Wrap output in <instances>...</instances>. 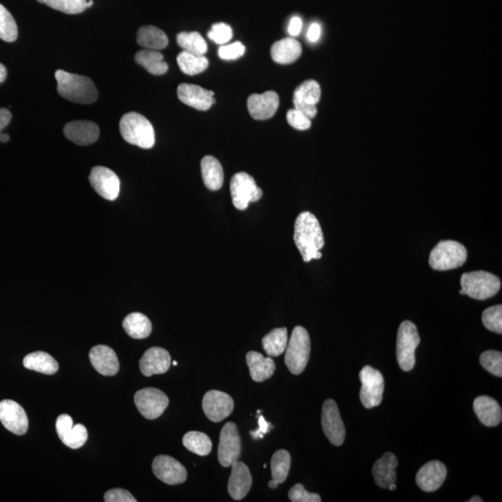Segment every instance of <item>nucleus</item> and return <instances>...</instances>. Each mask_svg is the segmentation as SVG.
<instances>
[{"label": "nucleus", "instance_id": "obj_1", "mask_svg": "<svg viewBox=\"0 0 502 502\" xmlns=\"http://www.w3.org/2000/svg\"><path fill=\"white\" fill-rule=\"evenodd\" d=\"M294 228V242L303 262L320 259L325 239L318 218L309 211H304L296 219Z\"/></svg>", "mask_w": 502, "mask_h": 502}, {"label": "nucleus", "instance_id": "obj_2", "mask_svg": "<svg viewBox=\"0 0 502 502\" xmlns=\"http://www.w3.org/2000/svg\"><path fill=\"white\" fill-rule=\"evenodd\" d=\"M55 78L58 94L66 100L82 104L97 101L98 91L91 78L63 70L55 72Z\"/></svg>", "mask_w": 502, "mask_h": 502}, {"label": "nucleus", "instance_id": "obj_3", "mask_svg": "<svg viewBox=\"0 0 502 502\" xmlns=\"http://www.w3.org/2000/svg\"><path fill=\"white\" fill-rule=\"evenodd\" d=\"M120 127L122 137L127 143L144 149H151L155 145V130L143 115L136 112L127 113L122 117Z\"/></svg>", "mask_w": 502, "mask_h": 502}, {"label": "nucleus", "instance_id": "obj_4", "mask_svg": "<svg viewBox=\"0 0 502 502\" xmlns=\"http://www.w3.org/2000/svg\"><path fill=\"white\" fill-rule=\"evenodd\" d=\"M460 295H467L475 300L484 301L494 297L500 291V278L491 272L475 271L465 272L460 278Z\"/></svg>", "mask_w": 502, "mask_h": 502}, {"label": "nucleus", "instance_id": "obj_5", "mask_svg": "<svg viewBox=\"0 0 502 502\" xmlns=\"http://www.w3.org/2000/svg\"><path fill=\"white\" fill-rule=\"evenodd\" d=\"M311 353V339L304 327L297 326L293 330L287 341L285 363L287 368L294 375H300L306 370Z\"/></svg>", "mask_w": 502, "mask_h": 502}, {"label": "nucleus", "instance_id": "obj_6", "mask_svg": "<svg viewBox=\"0 0 502 502\" xmlns=\"http://www.w3.org/2000/svg\"><path fill=\"white\" fill-rule=\"evenodd\" d=\"M467 249L453 240L440 241L432 249L429 263L437 271H448L463 266L467 261Z\"/></svg>", "mask_w": 502, "mask_h": 502}, {"label": "nucleus", "instance_id": "obj_7", "mask_svg": "<svg viewBox=\"0 0 502 502\" xmlns=\"http://www.w3.org/2000/svg\"><path fill=\"white\" fill-rule=\"evenodd\" d=\"M420 342L417 327L411 321L402 322L397 333L396 341V358L402 370H413L416 364L415 352Z\"/></svg>", "mask_w": 502, "mask_h": 502}, {"label": "nucleus", "instance_id": "obj_8", "mask_svg": "<svg viewBox=\"0 0 502 502\" xmlns=\"http://www.w3.org/2000/svg\"><path fill=\"white\" fill-rule=\"evenodd\" d=\"M232 201L234 208L245 211L249 203L259 201L263 190L257 187L253 177L246 172L234 174L230 182Z\"/></svg>", "mask_w": 502, "mask_h": 502}, {"label": "nucleus", "instance_id": "obj_9", "mask_svg": "<svg viewBox=\"0 0 502 502\" xmlns=\"http://www.w3.org/2000/svg\"><path fill=\"white\" fill-rule=\"evenodd\" d=\"M362 383L360 390V400L365 408H373L381 405L383 391H384V379L382 373L370 365H365L359 373Z\"/></svg>", "mask_w": 502, "mask_h": 502}, {"label": "nucleus", "instance_id": "obj_10", "mask_svg": "<svg viewBox=\"0 0 502 502\" xmlns=\"http://www.w3.org/2000/svg\"><path fill=\"white\" fill-rule=\"evenodd\" d=\"M134 402L139 412L147 420L161 417L168 406V399L163 391L156 388H145L135 394Z\"/></svg>", "mask_w": 502, "mask_h": 502}, {"label": "nucleus", "instance_id": "obj_11", "mask_svg": "<svg viewBox=\"0 0 502 502\" xmlns=\"http://www.w3.org/2000/svg\"><path fill=\"white\" fill-rule=\"evenodd\" d=\"M241 454V439L237 425L234 422L226 423L220 434L218 458L220 465L230 467L239 460Z\"/></svg>", "mask_w": 502, "mask_h": 502}, {"label": "nucleus", "instance_id": "obj_12", "mask_svg": "<svg viewBox=\"0 0 502 502\" xmlns=\"http://www.w3.org/2000/svg\"><path fill=\"white\" fill-rule=\"evenodd\" d=\"M322 428L330 442L336 446H341L345 439V427L334 400L327 399L322 408Z\"/></svg>", "mask_w": 502, "mask_h": 502}, {"label": "nucleus", "instance_id": "obj_13", "mask_svg": "<svg viewBox=\"0 0 502 502\" xmlns=\"http://www.w3.org/2000/svg\"><path fill=\"white\" fill-rule=\"evenodd\" d=\"M89 182L94 189L104 199L114 201L120 196V178L108 168L98 166L92 168Z\"/></svg>", "mask_w": 502, "mask_h": 502}, {"label": "nucleus", "instance_id": "obj_14", "mask_svg": "<svg viewBox=\"0 0 502 502\" xmlns=\"http://www.w3.org/2000/svg\"><path fill=\"white\" fill-rule=\"evenodd\" d=\"M234 400L223 391L211 390L205 394L202 408L208 419L220 422L230 416L234 409Z\"/></svg>", "mask_w": 502, "mask_h": 502}, {"label": "nucleus", "instance_id": "obj_15", "mask_svg": "<svg viewBox=\"0 0 502 502\" xmlns=\"http://www.w3.org/2000/svg\"><path fill=\"white\" fill-rule=\"evenodd\" d=\"M321 98L320 85L315 80H307L296 89L293 95L295 108L312 120L318 114L316 104Z\"/></svg>", "mask_w": 502, "mask_h": 502}, {"label": "nucleus", "instance_id": "obj_16", "mask_svg": "<svg viewBox=\"0 0 502 502\" xmlns=\"http://www.w3.org/2000/svg\"><path fill=\"white\" fill-rule=\"evenodd\" d=\"M152 468L153 474L159 480L170 486L184 483L187 478L184 466L170 456H158L153 461Z\"/></svg>", "mask_w": 502, "mask_h": 502}, {"label": "nucleus", "instance_id": "obj_17", "mask_svg": "<svg viewBox=\"0 0 502 502\" xmlns=\"http://www.w3.org/2000/svg\"><path fill=\"white\" fill-rule=\"evenodd\" d=\"M0 422L7 430L17 435L25 434L28 430V418L25 409L13 400L0 402Z\"/></svg>", "mask_w": 502, "mask_h": 502}, {"label": "nucleus", "instance_id": "obj_18", "mask_svg": "<svg viewBox=\"0 0 502 502\" xmlns=\"http://www.w3.org/2000/svg\"><path fill=\"white\" fill-rule=\"evenodd\" d=\"M56 431L61 441L72 449L80 448L88 440V431L83 425H74L68 414H62L56 420Z\"/></svg>", "mask_w": 502, "mask_h": 502}, {"label": "nucleus", "instance_id": "obj_19", "mask_svg": "<svg viewBox=\"0 0 502 502\" xmlns=\"http://www.w3.org/2000/svg\"><path fill=\"white\" fill-rule=\"evenodd\" d=\"M177 94L182 103L199 111H207L215 103L213 91H208L194 84H180Z\"/></svg>", "mask_w": 502, "mask_h": 502}, {"label": "nucleus", "instance_id": "obj_20", "mask_svg": "<svg viewBox=\"0 0 502 502\" xmlns=\"http://www.w3.org/2000/svg\"><path fill=\"white\" fill-rule=\"evenodd\" d=\"M280 107V96L275 92L252 94L248 99L249 115L256 120H266L274 117Z\"/></svg>", "mask_w": 502, "mask_h": 502}, {"label": "nucleus", "instance_id": "obj_21", "mask_svg": "<svg viewBox=\"0 0 502 502\" xmlns=\"http://www.w3.org/2000/svg\"><path fill=\"white\" fill-rule=\"evenodd\" d=\"M446 475H448V470L445 464L439 460L429 461L418 472L417 484L423 491H437L445 482Z\"/></svg>", "mask_w": 502, "mask_h": 502}, {"label": "nucleus", "instance_id": "obj_22", "mask_svg": "<svg viewBox=\"0 0 502 502\" xmlns=\"http://www.w3.org/2000/svg\"><path fill=\"white\" fill-rule=\"evenodd\" d=\"M65 137L78 145L94 144L100 136V129L94 122L75 120L69 122L63 129Z\"/></svg>", "mask_w": 502, "mask_h": 502}, {"label": "nucleus", "instance_id": "obj_23", "mask_svg": "<svg viewBox=\"0 0 502 502\" xmlns=\"http://www.w3.org/2000/svg\"><path fill=\"white\" fill-rule=\"evenodd\" d=\"M171 358L167 350L161 347L149 348L140 360L141 372L145 377L164 374L170 370Z\"/></svg>", "mask_w": 502, "mask_h": 502}, {"label": "nucleus", "instance_id": "obj_24", "mask_svg": "<svg viewBox=\"0 0 502 502\" xmlns=\"http://www.w3.org/2000/svg\"><path fill=\"white\" fill-rule=\"evenodd\" d=\"M232 472L228 482V491L234 501H241L248 495L252 484V477L249 467L236 461L231 465Z\"/></svg>", "mask_w": 502, "mask_h": 502}, {"label": "nucleus", "instance_id": "obj_25", "mask_svg": "<svg viewBox=\"0 0 502 502\" xmlns=\"http://www.w3.org/2000/svg\"><path fill=\"white\" fill-rule=\"evenodd\" d=\"M89 359L97 372L103 376H115L120 370V362L115 351L106 345H97L89 352Z\"/></svg>", "mask_w": 502, "mask_h": 502}, {"label": "nucleus", "instance_id": "obj_26", "mask_svg": "<svg viewBox=\"0 0 502 502\" xmlns=\"http://www.w3.org/2000/svg\"><path fill=\"white\" fill-rule=\"evenodd\" d=\"M399 460L394 454L387 452L374 464L372 472L377 486L388 489L391 484H396V468Z\"/></svg>", "mask_w": 502, "mask_h": 502}, {"label": "nucleus", "instance_id": "obj_27", "mask_svg": "<svg viewBox=\"0 0 502 502\" xmlns=\"http://www.w3.org/2000/svg\"><path fill=\"white\" fill-rule=\"evenodd\" d=\"M474 410L479 420L487 427H495L501 422V406L492 397L487 396L477 397L474 402Z\"/></svg>", "mask_w": 502, "mask_h": 502}, {"label": "nucleus", "instance_id": "obj_28", "mask_svg": "<svg viewBox=\"0 0 502 502\" xmlns=\"http://www.w3.org/2000/svg\"><path fill=\"white\" fill-rule=\"evenodd\" d=\"M303 49L301 43L291 37L278 40L271 48L272 59L280 65H289L301 57Z\"/></svg>", "mask_w": 502, "mask_h": 502}, {"label": "nucleus", "instance_id": "obj_29", "mask_svg": "<svg viewBox=\"0 0 502 502\" xmlns=\"http://www.w3.org/2000/svg\"><path fill=\"white\" fill-rule=\"evenodd\" d=\"M246 364L251 371V379L256 382H263L274 375L275 364L274 360L264 358L262 353L249 352L246 353Z\"/></svg>", "mask_w": 502, "mask_h": 502}, {"label": "nucleus", "instance_id": "obj_30", "mask_svg": "<svg viewBox=\"0 0 502 502\" xmlns=\"http://www.w3.org/2000/svg\"><path fill=\"white\" fill-rule=\"evenodd\" d=\"M201 173L205 187L211 191H218L225 181L223 168L219 161L213 156H205L201 161Z\"/></svg>", "mask_w": 502, "mask_h": 502}, {"label": "nucleus", "instance_id": "obj_31", "mask_svg": "<svg viewBox=\"0 0 502 502\" xmlns=\"http://www.w3.org/2000/svg\"><path fill=\"white\" fill-rule=\"evenodd\" d=\"M135 61L150 74L161 75L168 72V65L164 61V55L155 49H142L136 54Z\"/></svg>", "mask_w": 502, "mask_h": 502}, {"label": "nucleus", "instance_id": "obj_32", "mask_svg": "<svg viewBox=\"0 0 502 502\" xmlns=\"http://www.w3.org/2000/svg\"><path fill=\"white\" fill-rule=\"evenodd\" d=\"M137 42L145 49L161 51L167 47L168 39L166 33L161 29L156 26L145 25L139 29Z\"/></svg>", "mask_w": 502, "mask_h": 502}, {"label": "nucleus", "instance_id": "obj_33", "mask_svg": "<svg viewBox=\"0 0 502 502\" xmlns=\"http://www.w3.org/2000/svg\"><path fill=\"white\" fill-rule=\"evenodd\" d=\"M123 327L127 335L132 339H143L152 332V323L146 315L141 313H132L126 316Z\"/></svg>", "mask_w": 502, "mask_h": 502}, {"label": "nucleus", "instance_id": "obj_34", "mask_svg": "<svg viewBox=\"0 0 502 502\" xmlns=\"http://www.w3.org/2000/svg\"><path fill=\"white\" fill-rule=\"evenodd\" d=\"M291 458L289 451L280 449L272 455L271 460L272 480L269 482L270 489H277L278 484L284 483L289 475Z\"/></svg>", "mask_w": 502, "mask_h": 502}, {"label": "nucleus", "instance_id": "obj_35", "mask_svg": "<svg viewBox=\"0 0 502 502\" xmlns=\"http://www.w3.org/2000/svg\"><path fill=\"white\" fill-rule=\"evenodd\" d=\"M24 367L47 375H54L59 370L56 360L45 352L29 353L24 358Z\"/></svg>", "mask_w": 502, "mask_h": 502}, {"label": "nucleus", "instance_id": "obj_36", "mask_svg": "<svg viewBox=\"0 0 502 502\" xmlns=\"http://www.w3.org/2000/svg\"><path fill=\"white\" fill-rule=\"evenodd\" d=\"M289 341L287 330L286 327L272 330L263 338V346L267 355L272 358H277L285 352Z\"/></svg>", "mask_w": 502, "mask_h": 502}, {"label": "nucleus", "instance_id": "obj_37", "mask_svg": "<svg viewBox=\"0 0 502 502\" xmlns=\"http://www.w3.org/2000/svg\"><path fill=\"white\" fill-rule=\"evenodd\" d=\"M177 63L182 72L188 75H196L208 68V60L205 55H196L182 51L177 57Z\"/></svg>", "mask_w": 502, "mask_h": 502}, {"label": "nucleus", "instance_id": "obj_38", "mask_svg": "<svg viewBox=\"0 0 502 502\" xmlns=\"http://www.w3.org/2000/svg\"><path fill=\"white\" fill-rule=\"evenodd\" d=\"M182 444L188 451L199 456H208L213 449L211 438L201 432H188L182 438Z\"/></svg>", "mask_w": 502, "mask_h": 502}, {"label": "nucleus", "instance_id": "obj_39", "mask_svg": "<svg viewBox=\"0 0 502 502\" xmlns=\"http://www.w3.org/2000/svg\"><path fill=\"white\" fill-rule=\"evenodd\" d=\"M177 43L184 51L196 55H205L208 52V44L197 32H181L177 36Z\"/></svg>", "mask_w": 502, "mask_h": 502}, {"label": "nucleus", "instance_id": "obj_40", "mask_svg": "<svg viewBox=\"0 0 502 502\" xmlns=\"http://www.w3.org/2000/svg\"><path fill=\"white\" fill-rule=\"evenodd\" d=\"M18 37V27L15 20L2 4H0V39L6 42H15Z\"/></svg>", "mask_w": 502, "mask_h": 502}, {"label": "nucleus", "instance_id": "obj_41", "mask_svg": "<svg viewBox=\"0 0 502 502\" xmlns=\"http://www.w3.org/2000/svg\"><path fill=\"white\" fill-rule=\"evenodd\" d=\"M44 4L68 14L81 13L87 8V0H45Z\"/></svg>", "mask_w": 502, "mask_h": 502}, {"label": "nucleus", "instance_id": "obj_42", "mask_svg": "<svg viewBox=\"0 0 502 502\" xmlns=\"http://www.w3.org/2000/svg\"><path fill=\"white\" fill-rule=\"evenodd\" d=\"M484 326L490 332L502 333V306H495L484 310L482 315Z\"/></svg>", "mask_w": 502, "mask_h": 502}, {"label": "nucleus", "instance_id": "obj_43", "mask_svg": "<svg viewBox=\"0 0 502 502\" xmlns=\"http://www.w3.org/2000/svg\"><path fill=\"white\" fill-rule=\"evenodd\" d=\"M480 363L484 370L492 375L502 377V355L498 351H487L482 353Z\"/></svg>", "mask_w": 502, "mask_h": 502}, {"label": "nucleus", "instance_id": "obj_44", "mask_svg": "<svg viewBox=\"0 0 502 502\" xmlns=\"http://www.w3.org/2000/svg\"><path fill=\"white\" fill-rule=\"evenodd\" d=\"M208 37L217 44L225 45L233 37V30L230 25L225 23H218L213 25L211 30L208 33Z\"/></svg>", "mask_w": 502, "mask_h": 502}, {"label": "nucleus", "instance_id": "obj_45", "mask_svg": "<svg viewBox=\"0 0 502 502\" xmlns=\"http://www.w3.org/2000/svg\"><path fill=\"white\" fill-rule=\"evenodd\" d=\"M289 498L292 502H321L320 496L307 491L301 484H296L290 489Z\"/></svg>", "mask_w": 502, "mask_h": 502}, {"label": "nucleus", "instance_id": "obj_46", "mask_svg": "<svg viewBox=\"0 0 502 502\" xmlns=\"http://www.w3.org/2000/svg\"><path fill=\"white\" fill-rule=\"evenodd\" d=\"M287 120L290 126L299 130H306L312 126L311 120L296 108L287 113Z\"/></svg>", "mask_w": 502, "mask_h": 502}, {"label": "nucleus", "instance_id": "obj_47", "mask_svg": "<svg viewBox=\"0 0 502 502\" xmlns=\"http://www.w3.org/2000/svg\"><path fill=\"white\" fill-rule=\"evenodd\" d=\"M246 52V47L239 42L232 43L230 45L222 46L219 49V56L220 59L225 61H234L239 59Z\"/></svg>", "mask_w": 502, "mask_h": 502}, {"label": "nucleus", "instance_id": "obj_48", "mask_svg": "<svg viewBox=\"0 0 502 502\" xmlns=\"http://www.w3.org/2000/svg\"><path fill=\"white\" fill-rule=\"evenodd\" d=\"M106 502H136L137 500L127 490L115 489L108 490L104 495Z\"/></svg>", "mask_w": 502, "mask_h": 502}, {"label": "nucleus", "instance_id": "obj_49", "mask_svg": "<svg viewBox=\"0 0 502 502\" xmlns=\"http://www.w3.org/2000/svg\"><path fill=\"white\" fill-rule=\"evenodd\" d=\"M258 423H259V428H258L256 431L251 432V435L254 439L263 438L264 434H266L267 432H269V429L272 428L271 423L267 422L262 415L259 417V422H258Z\"/></svg>", "mask_w": 502, "mask_h": 502}, {"label": "nucleus", "instance_id": "obj_50", "mask_svg": "<svg viewBox=\"0 0 502 502\" xmlns=\"http://www.w3.org/2000/svg\"><path fill=\"white\" fill-rule=\"evenodd\" d=\"M301 28H303V21H301L300 17L296 16L290 20L289 29H287V30H289V33L291 34L292 37H296L300 34Z\"/></svg>", "mask_w": 502, "mask_h": 502}, {"label": "nucleus", "instance_id": "obj_51", "mask_svg": "<svg viewBox=\"0 0 502 502\" xmlns=\"http://www.w3.org/2000/svg\"><path fill=\"white\" fill-rule=\"evenodd\" d=\"M321 36V26L318 24V23H313L308 29L307 32V37H308L309 42H316Z\"/></svg>", "mask_w": 502, "mask_h": 502}, {"label": "nucleus", "instance_id": "obj_52", "mask_svg": "<svg viewBox=\"0 0 502 502\" xmlns=\"http://www.w3.org/2000/svg\"><path fill=\"white\" fill-rule=\"evenodd\" d=\"M11 113L8 109L0 108V133L3 132L5 127L10 124Z\"/></svg>", "mask_w": 502, "mask_h": 502}, {"label": "nucleus", "instance_id": "obj_53", "mask_svg": "<svg viewBox=\"0 0 502 502\" xmlns=\"http://www.w3.org/2000/svg\"><path fill=\"white\" fill-rule=\"evenodd\" d=\"M7 69L2 63H0V84L4 82L6 78H7Z\"/></svg>", "mask_w": 502, "mask_h": 502}, {"label": "nucleus", "instance_id": "obj_54", "mask_svg": "<svg viewBox=\"0 0 502 502\" xmlns=\"http://www.w3.org/2000/svg\"><path fill=\"white\" fill-rule=\"evenodd\" d=\"M10 140V136L7 133H0V143H8Z\"/></svg>", "mask_w": 502, "mask_h": 502}, {"label": "nucleus", "instance_id": "obj_55", "mask_svg": "<svg viewBox=\"0 0 502 502\" xmlns=\"http://www.w3.org/2000/svg\"><path fill=\"white\" fill-rule=\"evenodd\" d=\"M468 502H483L484 501L482 500L480 497H478V496H475V497H472V498H470L469 501H467Z\"/></svg>", "mask_w": 502, "mask_h": 502}, {"label": "nucleus", "instance_id": "obj_56", "mask_svg": "<svg viewBox=\"0 0 502 502\" xmlns=\"http://www.w3.org/2000/svg\"><path fill=\"white\" fill-rule=\"evenodd\" d=\"M92 5H94V0H89V1H87V8H91Z\"/></svg>", "mask_w": 502, "mask_h": 502}, {"label": "nucleus", "instance_id": "obj_57", "mask_svg": "<svg viewBox=\"0 0 502 502\" xmlns=\"http://www.w3.org/2000/svg\"><path fill=\"white\" fill-rule=\"evenodd\" d=\"M389 490H391V491H394V490L396 489V484H391L390 487H389Z\"/></svg>", "mask_w": 502, "mask_h": 502}, {"label": "nucleus", "instance_id": "obj_58", "mask_svg": "<svg viewBox=\"0 0 502 502\" xmlns=\"http://www.w3.org/2000/svg\"><path fill=\"white\" fill-rule=\"evenodd\" d=\"M37 2L42 3V4H44L45 0H37Z\"/></svg>", "mask_w": 502, "mask_h": 502}, {"label": "nucleus", "instance_id": "obj_59", "mask_svg": "<svg viewBox=\"0 0 502 502\" xmlns=\"http://www.w3.org/2000/svg\"><path fill=\"white\" fill-rule=\"evenodd\" d=\"M172 364H173V365H178V362L173 361Z\"/></svg>", "mask_w": 502, "mask_h": 502}]
</instances>
